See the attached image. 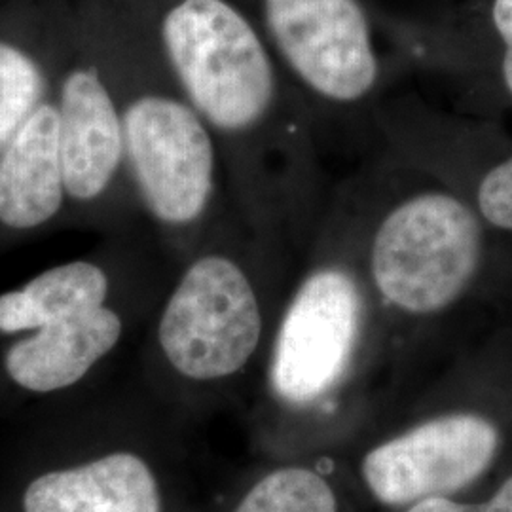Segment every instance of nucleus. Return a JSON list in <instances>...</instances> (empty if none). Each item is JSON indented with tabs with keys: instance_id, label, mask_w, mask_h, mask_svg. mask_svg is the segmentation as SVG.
Listing matches in <instances>:
<instances>
[{
	"instance_id": "ddd939ff",
	"label": "nucleus",
	"mask_w": 512,
	"mask_h": 512,
	"mask_svg": "<svg viewBox=\"0 0 512 512\" xmlns=\"http://www.w3.org/2000/svg\"><path fill=\"white\" fill-rule=\"evenodd\" d=\"M109 281L90 262H71L0 296V330H38L82 311L105 306Z\"/></svg>"
},
{
	"instance_id": "0eeeda50",
	"label": "nucleus",
	"mask_w": 512,
	"mask_h": 512,
	"mask_svg": "<svg viewBox=\"0 0 512 512\" xmlns=\"http://www.w3.org/2000/svg\"><path fill=\"white\" fill-rule=\"evenodd\" d=\"M397 67L492 71L512 101V0H366Z\"/></svg>"
},
{
	"instance_id": "2eb2a0df",
	"label": "nucleus",
	"mask_w": 512,
	"mask_h": 512,
	"mask_svg": "<svg viewBox=\"0 0 512 512\" xmlns=\"http://www.w3.org/2000/svg\"><path fill=\"white\" fill-rule=\"evenodd\" d=\"M40 90L37 65L18 48L0 42V147L8 145L33 114Z\"/></svg>"
},
{
	"instance_id": "20e7f679",
	"label": "nucleus",
	"mask_w": 512,
	"mask_h": 512,
	"mask_svg": "<svg viewBox=\"0 0 512 512\" xmlns=\"http://www.w3.org/2000/svg\"><path fill=\"white\" fill-rule=\"evenodd\" d=\"M298 264L270 243L251 260L222 251L192 260L158 321L165 363L192 384H220L260 368Z\"/></svg>"
},
{
	"instance_id": "6e6552de",
	"label": "nucleus",
	"mask_w": 512,
	"mask_h": 512,
	"mask_svg": "<svg viewBox=\"0 0 512 512\" xmlns=\"http://www.w3.org/2000/svg\"><path fill=\"white\" fill-rule=\"evenodd\" d=\"M124 147V126L97 73L71 74L59 110L65 190L78 200L99 196L114 177Z\"/></svg>"
},
{
	"instance_id": "4468645a",
	"label": "nucleus",
	"mask_w": 512,
	"mask_h": 512,
	"mask_svg": "<svg viewBox=\"0 0 512 512\" xmlns=\"http://www.w3.org/2000/svg\"><path fill=\"white\" fill-rule=\"evenodd\" d=\"M425 173L444 184L471 175L469 179H459L448 186L475 209L490 234L512 236V150L480 169L452 167Z\"/></svg>"
},
{
	"instance_id": "39448f33",
	"label": "nucleus",
	"mask_w": 512,
	"mask_h": 512,
	"mask_svg": "<svg viewBox=\"0 0 512 512\" xmlns=\"http://www.w3.org/2000/svg\"><path fill=\"white\" fill-rule=\"evenodd\" d=\"M503 448L488 414L440 401L425 385L399 410L384 408L336 454L365 512H401L469 492Z\"/></svg>"
},
{
	"instance_id": "f8f14e48",
	"label": "nucleus",
	"mask_w": 512,
	"mask_h": 512,
	"mask_svg": "<svg viewBox=\"0 0 512 512\" xmlns=\"http://www.w3.org/2000/svg\"><path fill=\"white\" fill-rule=\"evenodd\" d=\"M230 512H365L336 456L272 458Z\"/></svg>"
},
{
	"instance_id": "dca6fc26",
	"label": "nucleus",
	"mask_w": 512,
	"mask_h": 512,
	"mask_svg": "<svg viewBox=\"0 0 512 512\" xmlns=\"http://www.w3.org/2000/svg\"><path fill=\"white\" fill-rule=\"evenodd\" d=\"M401 512H512V473L484 499H469L465 494L433 497Z\"/></svg>"
},
{
	"instance_id": "7ed1b4c3",
	"label": "nucleus",
	"mask_w": 512,
	"mask_h": 512,
	"mask_svg": "<svg viewBox=\"0 0 512 512\" xmlns=\"http://www.w3.org/2000/svg\"><path fill=\"white\" fill-rule=\"evenodd\" d=\"M272 48L321 141L382 150L393 71L366 0H238Z\"/></svg>"
},
{
	"instance_id": "423d86ee",
	"label": "nucleus",
	"mask_w": 512,
	"mask_h": 512,
	"mask_svg": "<svg viewBox=\"0 0 512 512\" xmlns=\"http://www.w3.org/2000/svg\"><path fill=\"white\" fill-rule=\"evenodd\" d=\"M124 143L154 219L188 228L207 215L217 188V145L186 97H137L124 114Z\"/></svg>"
},
{
	"instance_id": "1a4fd4ad",
	"label": "nucleus",
	"mask_w": 512,
	"mask_h": 512,
	"mask_svg": "<svg viewBox=\"0 0 512 512\" xmlns=\"http://www.w3.org/2000/svg\"><path fill=\"white\" fill-rule=\"evenodd\" d=\"M25 512H164L152 467L129 452H116L76 469L52 471L29 484Z\"/></svg>"
},
{
	"instance_id": "f257e3e1",
	"label": "nucleus",
	"mask_w": 512,
	"mask_h": 512,
	"mask_svg": "<svg viewBox=\"0 0 512 512\" xmlns=\"http://www.w3.org/2000/svg\"><path fill=\"white\" fill-rule=\"evenodd\" d=\"M363 220L365 175L357 173L334 188L260 366L272 458L336 456L399 389L363 266Z\"/></svg>"
},
{
	"instance_id": "f03ea898",
	"label": "nucleus",
	"mask_w": 512,
	"mask_h": 512,
	"mask_svg": "<svg viewBox=\"0 0 512 512\" xmlns=\"http://www.w3.org/2000/svg\"><path fill=\"white\" fill-rule=\"evenodd\" d=\"M363 175V266L401 385L475 293L490 232L454 188L385 150Z\"/></svg>"
},
{
	"instance_id": "9d476101",
	"label": "nucleus",
	"mask_w": 512,
	"mask_h": 512,
	"mask_svg": "<svg viewBox=\"0 0 512 512\" xmlns=\"http://www.w3.org/2000/svg\"><path fill=\"white\" fill-rule=\"evenodd\" d=\"M122 336V319L95 308L55 321L8 351L6 370L16 384L50 393L82 380Z\"/></svg>"
},
{
	"instance_id": "9b49d317",
	"label": "nucleus",
	"mask_w": 512,
	"mask_h": 512,
	"mask_svg": "<svg viewBox=\"0 0 512 512\" xmlns=\"http://www.w3.org/2000/svg\"><path fill=\"white\" fill-rule=\"evenodd\" d=\"M59 110H33L0 158V222L27 230L52 219L63 202Z\"/></svg>"
}]
</instances>
